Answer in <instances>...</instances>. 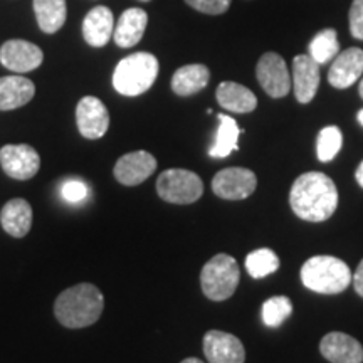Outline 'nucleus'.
I'll use <instances>...</instances> for the list:
<instances>
[{"label": "nucleus", "instance_id": "1", "mask_svg": "<svg viewBox=\"0 0 363 363\" xmlns=\"http://www.w3.org/2000/svg\"><path fill=\"white\" fill-rule=\"evenodd\" d=\"M289 206L299 219L323 222L330 219L338 207L337 185L321 172L299 175L289 192Z\"/></svg>", "mask_w": 363, "mask_h": 363}, {"label": "nucleus", "instance_id": "2", "mask_svg": "<svg viewBox=\"0 0 363 363\" xmlns=\"http://www.w3.org/2000/svg\"><path fill=\"white\" fill-rule=\"evenodd\" d=\"M104 308V298L94 284L83 283L71 286L56 299L54 313L66 328H86L96 323Z\"/></svg>", "mask_w": 363, "mask_h": 363}, {"label": "nucleus", "instance_id": "3", "mask_svg": "<svg viewBox=\"0 0 363 363\" xmlns=\"http://www.w3.org/2000/svg\"><path fill=\"white\" fill-rule=\"evenodd\" d=\"M158 59L150 52H135L121 59L113 72V86L123 96L147 93L158 76Z\"/></svg>", "mask_w": 363, "mask_h": 363}, {"label": "nucleus", "instance_id": "4", "mask_svg": "<svg viewBox=\"0 0 363 363\" xmlns=\"http://www.w3.org/2000/svg\"><path fill=\"white\" fill-rule=\"evenodd\" d=\"M301 281L320 294L342 293L352 283L350 267L333 256H315L301 267Z\"/></svg>", "mask_w": 363, "mask_h": 363}, {"label": "nucleus", "instance_id": "5", "mask_svg": "<svg viewBox=\"0 0 363 363\" xmlns=\"http://www.w3.org/2000/svg\"><path fill=\"white\" fill-rule=\"evenodd\" d=\"M240 271L238 261L229 254H217L208 259L201 272L202 291L212 301H224L235 293Z\"/></svg>", "mask_w": 363, "mask_h": 363}, {"label": "nucleus", "instance_id": "6", "mask_svg": "<svg viewBox=\"0 0 363 363\" xmlns=\"http://www.w3.org/2000/svg\"><path fill=\"white\" fill-rule=\"evenodd\" d=\"M157 192L165 202L192 203L203 194L202 179L185 169L165 170L157 180Z\"/></svg>", "mask_w": 363, "mask_h": 363}, {"label": "nucleus", "instance_id": "7", "mask_svg": "<svg viewBox=\"0 0 363 363\" xmlns=\"http://www.w3.org/2000/svg\"><path fill=\"white\" fill-rule=\"evenodd\" d=\"M257 187V177L252 170L242 167L224 169L212 179V190L225 201H244Z\"/></svg>", "mask_w": 363, "mask_h": 363}, {"label": "nucleus", "instance_id": "8", "mask_svg": "<svg viewBox=\"0 0 363 363\" xmlns=\"http://www.w3.org/2000/svg\"><path fill=\"white\" fill-rule=\"evenodd\" d=\"M256 76L261 88L271 98H284L291 89V74H289L286 61L279 54H262L256 67Z\"/></svg>", "mask_w": 363, "mask_h": 363}, {"label": "nucleus", "instance_id": "9", "mask_svg": "<svg viewBox=\"0 0 363 363\" xmlns=\"http://www.w3.org/2000/svg\"><path fill=\"white\" fill-rule=\"evenodd\" d=\"M0 165L11 179L29 180L40 169V157L30 145H6L0 148Z\"/></svg>", "mask_w": 363, "mask_h": 363}, {"label": "nucleus", "instance_id": "10", "mask_svg": "<svg viewBox=\"0 0 363 363\" xmlns=\"http://www.w3.org/2000/svg\"><path fill=\"white\" fill-rule=\"evenodd\" d=\"M76 123L84 138L98 140L110 128V113L99 98L84 96L76 106Z\"/></svg>", "mask_w": 363, "mask_h": 363}, {"label": "nucleus", "instance_id": "11", "mask_svg": "<svg viewBox=\"0 0 363 363\" xmlns=\"http://www.w3.org/2000/svg\"><path fill=\"white\" fill-rule=\"evenodd\" d=\"M44 54L39 45H35L29 40L11 39L2 44L0 48V62L4 67L13 72H29L38 69L43 65Z\"/></svg>", "mask_w": 363, "mask_h": 363}, {"label": "nucleus", "instance_id": "12", "mask_svg": "<svg viewBox=\"0 0 363 363\" xmlns=\"http://www.w3.org/2000/svg\"><path fill=\"white\" fill-rule=\"evenodd\" d=\"M203 353L208 363H244L246 348L234 335L211 330L203 337Z\"/></svg>", "mask_w": 363, "mask_h": 363}, {"label": "nucleus", "instance_id": "13", "mask_svg": "<svg viewBox=\"0 0 363 363\" xmlns=\"http://www.w3.org/2000/svg\"><path fill=\"white\" fill-rule=\"evenodd\" d=\"M157 170V158L152 153L138 150V152L126 153L116 162L115 179L126 187H135V185L143 184L153 172Z\"/></svg>", "mask_w": 363, "mask_h": 363}, {"label": "nucleus", "instance_id": "14", "mask_svg": "<svg viewBox=\"0 0 363 363\" xmlns=\"http://www.w3.org/2000/svg\"><path fill=\"white\" fill-rule=\"evenodd\" d=\"M320 352L331 363H363V347L342 331H331L320 342Z\"/></svg>", "mask_w": 363, "mask_h": 363}, {"label": "nucleus", "instance_id": "15", "mask_svg": "<svg viewBox=\"0 0 363 363\" xmlns=\"http://www.w3.org/2000/svg\"><path fill=\"white\" fill-rule=\"evenodd\" d=\"M293 88L299 103L313 101L320 86V65L310 54H301L293 59Z\"/></svg>", "mask_w": 363, "mask_h": 363}, {"label": "nucleus", "instance_id": "16", "mask_svg": "<svg viewBox=\"0 0 363 363\" xmlns=\"http://www.w3.org/2000/svg\"><path fill=\"white\" fill-rule=\"evenodd\" d=\"M363 74V51L350 48L338 52L328 71V81L333 88L345 89L355 84Z\"/></svg>", "mask_w": 363, "mask_h": 363}, {"label": "nucleus", "instance_id": "17", "mask_svg": "<svg viewBox=\"0 0 363 363\" xmlns=\"http://www.w3.org/2000/svg\"><path fill=\"white\" fill-rule=\"evenodd\" d=\"M115 30V17L108 7L98 6L86 13L83 21V38L93 48H103Z\"/></svg>", "mask_w": 363, "mask_h": 363}, {"label": "nucleus", "instance_id": "18", "mask_svg": "<svg viewBox=\"0 0 363 363\" xmlns=\"http://www.w3.org/2000/svg\"><path fill=\"white\" fill-rule=\"evenodd\" d=\"M148 24V13L143 9H126L113 30V38L120 48H133L142 40Z\"/></svg>", "mask_w": 363, "mask_h": 363}, {"label": "nucleus", "instance_id": "19", "mask_svg": "<svg viewBox=\"0 0 363 363\" xmlns=\"http://www.w3.org/2000/svg\"><path fill=\"white\" fill-rule=\"evenodd\" d=\"M35 94V86L24 76L0 78V111H11L26 106Z\"/></svg>", "mask_w": 363, "mask_h": 363}, {"label": "nucleus", "instance_id": "20", "mask_svg": "<svg viewBox=\"0 0 363 363\" xmlns=\"http://www.w3.org/2000/svg\"><path fill=\"white\" fill-rule=\"evenodd\" d=\"M0 224L12 238H24L33 227V207L24 199H12L0 212Z\"/></svg>", "mask_w": 363, "mask_h": 363}, {"label": "nucleus", "instance_id": "21", "mask_svg": "<svg viewBox=\"0 0 363 363\" xmlns=\"http://www.w3.org/2000/svg\"><path fill=\"white\" fill-rule=\"evenodd\" d=\"M217 101L224 110L233 113H251L256 110L257 98L251 89L246 86L233 83V81H224L217 88Z\"/></svg>", "mask_w": 363, "mask_h": 363}, {"label": "nucleus", "instance_id": "22", "mask_svg": "<svg viewBox=\"0 0 363 363\" xmlns=\"http://www.w3.org/2000/svg\"><path fill=\"white\" fill-rule=\"evenodd\" d=\"M211 72L203 65H187L175 71L172 78V89L179 96H192L208 84Z\"/></svg>", "mask_w": 363, "mask_h": 363}, {"label": "nucleus", "instance_id": "23", "mask_svg": "<svg viewBox=\"0 0 363 363\" xmlns=\"http://www.w3.org/2000/svg\"><path fill=\"white\" fill-rule=\"evenodd\" d=\"M217 120H219V128H217L216 142L208 150V155L212 158H225L239 148V135L244 130H240L234 118L229 115H219Z\"/></svg>", "mask_w": 363, "mask_h": 363}, {"label": "nucleus", "instance_id": "24", "mask_svg": "<svg viewBox=\"0 0 363 363\" xmlns=\"http://www.w3.org/2000/svg\"><path fill=\"white\" fill-rule=\"evenodd\" d=\"M34 12L43 33L54 34L66 22V0H34Z\"/></svg>", "mask_w": 363, "mask_h": 363}, {"label": "nucleus", "instance_id": "25", "mask_svg": "<svg viewBox=\"0 0 363 363\" xmlns=\"http://www.w3.org/2000/svg\"><path fill=\"white\" fill-rule=\"evenodd\" d=\"M340 52L338 35L333 29H325L318 33L310 43V56L318 65H326Z\"/></svg>", "mask_w": 363, "mask_h": 363}, {"label": "nucleus", "instance_id": "26", "mask_svg": "<svg viewBox=\"0 0 363 363\" xmlns=\"http://www.w3.org/2000/svg\"><path fill=\"white\" fill-rule=\"evenodd\" d=\"M278 267H279V257L276 256L274 251H271V249L267 247L257 249V251L251 252L246 257V269L249 274L256 279L266 278V276H269L272 272L278 271Z\"/></svg>", "mask_w": 363, "mask_h": 363}, {"label": "nucleus", "instance_id": "27", "mask_svg": "<svg viewBox=\"0 0 363 363\" xmlns=\"http://www.w3.org/2000/svg\"><path fill=\"white\" fill-rule=\"evenodd\" d=\"M293 313L291 299L288 296H272L262 305V321L271 328H276L288 320Z\"/></svg>", "mask_w": 363, "mask_h": 363}, {"label": "nucleus", "instance_id": "28", "mask_svg": "<svg viewBox=\"0 0 363 363\" xmlns=\"http://www.w3.org/2000/svg\"><path fill=\"white\" fill-rule=\"evenodd\" d=\"M343 136L338 126H326L320 131L316 140V153L320 162H331L342 148Z\"/></svg>", "mask_w": 363, "mask_h": 363}, {"label": "nucleus", "instance_id": "29", "mask_svg": "<svg viewBox=\"0 0 363 363\" xmlns=\"http://www.w3.org/2000/svg\"><path fill=\"white\" fill-rule=\"evenodd\" d=\"M190 7L202 13H211V16H220L230 7L233 0H185Z\"/></svg>", "mask_w": 363, "mask_h": 363}, {"label": "nucleus", "instance_id": "30", "mask_svg": "<svg viewBox=\"0 0 363 363\" xmlns=\"http://www.w3.org/2000/svg\"><path fill=\"white\" fill-rule=\"evenodd\" d=\"M61 195L66 202L79 203L83 202L86 195H88V187H86L84 182L81 180H67L62 184Z\"/></svg>", "mask_w": 363, "mask_h": 363}, {"label": "nucleus", "instance_id": "31", "mask_svg": "<svg viewBox=\"0 0 363 363\" xmlns=\"http://www.w3.org/2000/svg\"><path fill=\"white\" fill-rule=\"evenodd\" d=\"M348 17H350L352 35L358 40H363V0H353Z\"/></svg>", "mask_w": 363, "mask_h": 363}, {"label": "nucleus", "instance_id": "32", "mask_svg": "<svg viewBox=\"0 0 363 363\" xmlns=\"http://www.w3.org/2000/svg\"><path fill=\"white\" fill-rule=\"evenodd\" d=\"M352 281H353V288H355V291L363 298V261L358 264L357 271L353 272Z\"/></svg>", "mask_w": 363, "mask_h": 363}, {"label": "nucleus", "instance_id": "33", "mask_svg": "<svg viewBox=\"0 0 363 363\" xmlns=\"http://www.w3.org/2000/svg\"><path fill=\"white\" fill-rule=\"evenodd\" d=\"M355 179L358 182V185H360V187L363 189V162L360 163V165H358V169L355 172Z\"/></svg>", "mask_w": 363, "mask_h": 363}, {"label": "nucleus", "instance_id": "34", "mask_svg": "<svg viewBox=\"0 0 363 363\" xmlns=\"http://www.w3.org/2000/svg\"><path fill=\"white\" fill-rule=\"evenodd\" d=\"M180 363H203V362L199 360V358H185V360L180 362Z\"/></svg>", "mask_w": 363, "mask_h": 363}, {"label": "nucleus", "instance_id": "35", "mask_svg": "<svg viewBox=\"0 0 363 363\" xmlns=\"http://www.w3.org/2000/svg\"><path fill=\"white\" fill-rule=\"evenodd\" d=\"M357 118H358V123H360V125L363 126V110H360V111H358V115H357Z\"/></svg>", "mask_w": 363, "mask_h": 363}, {"label": "nucleus", "instance_id": "36", "mask_svg": "<svg viewBox=\"0 0 363 363\" xmlns=\"http://www.w3.org/2000/svg\"><path fill=\"white\" fill-rule=\"evenodd\" d=\"M358 93H360V96L363 98V79L360 81V88H358Z\"/></svg>", "mask_w": 363, "mask_h": 363}, {"label": "nucleus", "instance_id": "37", "mask_svg": "<svg viewBox=\"0 0 363 363\" xmlns=\"http://www.w3.org/2000/svg\"><path fill=\"white\" fill-rule=\"evenodd\" d=\"M142 2H150V0H142Z\"/></svg>", "mask_w": 363, "mask_h": 363}]
</instances>
